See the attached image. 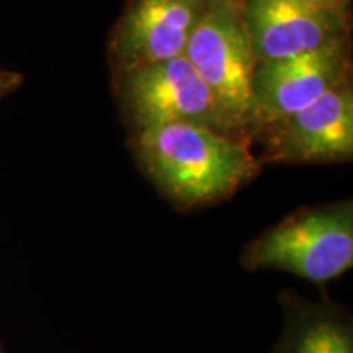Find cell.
<instances>
[{
    "mask_svg": "<svg viewBox=\"0 0 353 353\" xmlns=\"http://www.w3.org/2000/svg\"><path fill=\"white\" fill-rule=\"evenodd\" d=\"M120 92L138 131L193 123L226 134L231 132L213 94L185 56L125 70Z\"/></svg>",
    "mask_w": 353,
    "mask_h": 353,
    "instance_id": "obj_4",
    "label": "cell"
},
{
    "mask_svg": "<svg viewBox=\"0 0 353 353\" xmlns=\"http://www.w3.org/2000/svg\"><path fill=\"white\" fill-rule=\"evenodd\" d=\"M136 156L159 190L183 206L231 196L259 170L245 143L193 123L138 131Z\"/></svg>",
    "mask_w": 353,
    "mask_h": 353,
    "instance_id": "obj_1",
    "label": "cell"
},
{
    "mask_svg": "<svg viewBox=\"0 0 353 353\" xmlns=\"http://www.w3.org/2000/svg\"><path fill=\"white\" fill-rule=\"evenodd\" d=\"M226 118L231 131L255 126V57L242 0H210L183 52Z\"/></svg>",
    "mask_w": 353,
    "mask_h": 353,
    "instance_id": "obj_3",
    "label": "cell"
},
{
    "mask_svg": "<svg viewBox=\"0 0 353 353\" xmlns=\"http://www.w3.org/2000/svg\"><path fill=\"white\" fill-rule=\"evenodd\" d=\"M242 262L250 270H280L314 283L341 276L353 265L352 203L290 216L250 242Z\"/></svg>",
    "mask_w": 353,
    "mask_h": 353,
    "instance_id": "obj_2",
    "label": "cell"
},
{
    "mask_svg": "<svg viewBox=\"0 0 353 353\" xmlns=\"http://www.w3.org/2000/svg\"><path fill=\"white\" fill-rule=\"evenodd\" d=\"M0 87H2V81H0Z\"/></svg>",
    "mask_w": 353,
    "mask_h": 353,
    "instance_id": "obj_11",
    "label": "cell"
},
{
    "mask_svg": "<svg viewBox=\"0 0 353 353\" xmlns=\"http://www.w3.org/2000/svg\"><path fill=\"white\" fill-rule=\"evenodd\" d=\"M301 2L314 8H319V10L345 13V15H348V6H350V0H301Z\"/></svg>",
    "mask_w": 353,
    "mask_h": 353,
    "instance_id": "obj_10",
    "label": "cell"
},
{
    "mask_svg": "<svg viewBox=\"0 0 353 353\" xmlns=\"http://www.w3.org/2000/svg\"><path fill=\"white\" fill-rule=\"evenodd\" d=\"M350 77L348 38L321 50L255 64L252 90L257 123L265 125L299 112L343 85Z\"/></svg>",
    "mask_w": 353,
    "mask_h": 353,
    "instance_id": "obj_5",
    "label": "cell"
},
{
    "mask_svg": "<svg viewBox=\"0 0 353 353\" xmlns=\"http://www.w3.org/2000/svg\"><path fill=\"white\" fill-rule=\"evenodd\" d=\"M272 353H353L350 317L334 304L293 307Z\"/></svg>",
    "mask_w": 353,
    "mask_h": 353,
    "instance_id": "obj_9",
    "label": "cell"
},
{
    "mask_svg": "<svg viewBox=\"0 0 353 353\" xmlns=\"http://www.w3.org/2000/svg\"><path fill=\"white\" fill-rule=\"evenodd\" d=\"M255 63L306 54L348 38V15L301 0H242Z\"/></svg>",
    "mask_w": 353,
    "mask_h": 353,
    "instance_id": "obj_7",
    "label": "cell"
},
{
    "mask_svg": "<svg viewBox=\"0 0 353 353\" xmlns=\"http://www.w3.org/2000/svg\"><path fill=\"white\" fill-rule=\"evenodd\" d=\"M265 156L283 162L347 161L353 154V92L334 88L309 107L259 126Z\"/></svg>",
    "mask_w": 353,
    "mask_h": 353,
    "instance_id": "obj_6",
    "label": "cell"
},
{
    "mask_svg": "<svg viewBox=\"0 0 353 353\" xmlns=\"http://www.w3.org/2000/svg\"><path fill=\"white\" fill-rule=\"evenodd\" d=\"M210 0H131L113 37L121 72L183 56Z\"/></svg>",
    "mask_w": 353,
    "mask_h": 353,
    "instance_id": "obj_8",
    "label": "cell"
}]
</instances>
